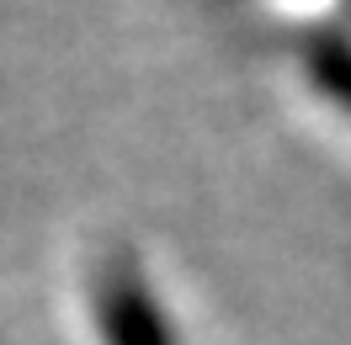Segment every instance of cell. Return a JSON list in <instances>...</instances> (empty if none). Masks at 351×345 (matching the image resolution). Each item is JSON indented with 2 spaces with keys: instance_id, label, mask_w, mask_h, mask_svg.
Masks as SVG:
<instances>
[{
  "instance_id": "6da1fadb",
  "label": "cell",
  "mask_w": 351,
  "mask_h": 345,
  "mask_svg": "<svg viewBox=\"0 0 351 345\" xmlns=\"http://www.w3.org/2000/svg\"><path fill=\"white\" fill-rule=\"evenodd\" d=\"M90 308L107 345H176L171 314L160 308L149 277L128 255H112L90 277Z\"/></svg>"
},
{
  "instance_id": "7a4b0ae2",
  "label": "cell",
  "mask_w": 351,
  "mask_h": 345,
  "mask_svg": "<svg viewBox=\"0 0 351 345\" xmlns=\"http://www.w3.org/2000/svg\"><path fill=\"white\" fill-rule=\"evenodd\" d=\"M304 75L319 96H330L351 117V38L346 32H314L304 43Z\"/></svg>"
}]
</instances>
